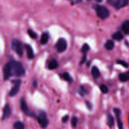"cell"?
Masks as SVG:
<instances>
[{
  "instance_id": "9",
  "label": "cell",
  "mask_w": 129,
  "mask_h": 129,
  "mask_svg": "<svg viewBox=\"0 0 129 129\" xmlns=\"http://www.w3.org/2000/svg\"><path fill=\"white\" fill-rule=\"evenodd\" d=\"M11 113V107L8 104L6 105L3 110V120H5L8 118L10 117Z\"/></svg>"
},
{
  "instance_id": "16",
  "label": "cell",
  "mask_w": 129,
  "mask_h": 129,
  "mask_svg": "<svg viewBox=\"0 0 129 129\" xmlns=\"http://www.w3.org/2000/svg\"><path fill=\"white\" fill-rule=\"evenodd\" d=\"M122 29L124 33L129 34V20H126L122 25Z\"/></svg>"
},
{
  "instance_id": "28",
  "label": "cell",
  "mask_w": 129,
  "mask_h": 129,
  "mask_svg": "<svg viewBox=\"0 0 129 129\" xmlns=\"http://www.w3.org/2000/svg\"><path fill=\"white\" fill-rule=\"evenodd\" d=\"M117 62L118 63V64H120V65L123 66L125 67V68H128V63L126 62H125V61H123V60H117Z\"/></svg>"
},
{
  "instance_id": "21",
  "label": "cell",
  "mask_w": 129,
  "mask_h": 129,
  "mask_svg": "<svg viewBox=\"0 0 129 129\" xmlns=\"http://www.w3.org/2000/svg\"><path fill=\"white\" fill-rule=\"evenodd\" d=\"M15 129H25V125L23 123L20 121H17L13 125Z\"/></svg>"
},
{
  "instance_id": "30",
  "label": "cell",
  "mask_w": 129,
  "mask_h": 129,
  "mask_svg": "<svg viewBox=\"0 0 129 129\" xmlns=\"http://www.w3.org/2000/svg\"><path fill=\"white\" fill-rule=\"evenodd\" d=\"M86 103L87 107L88 108V109L91 110L92 109V105H91V103H89V102H86Z\"/></svg>"
},
{
  "instance_id": "27",
  "label": "cell",
  "mask_w": 129,
  "mask_h": 129,
  "mask_svg": "<svg viewBox=\"0 0 129 129\" xmlns=\"http://www.w3.org/2000/svg\"><path fill=\"white\" fill-rule=\"evenodd\" d=\"M78 122V119L77 117H74L71 119V125L73 127H76L77 126Z\"/></svg>"
},
{
  "instance_id": "17",
  "label": "cell",
  "mask_w": 129,
  "mask_h": 129,
  "mask_svg": "<svg viewBox=\"0 0 129 129\" xmlns=\"http://www.w3.org/2000/svg\"><path fill=\"white\" fill-rule=\"evenodd\" d=\"M119 79L122 82H126L129 81L128 73H121L119 74Z\"/></svg>"
},
{
  "instance_id": "2",
  "label": "cell",
  "mask_w": 129,
  "mask_h": 129,
  "mask_svg": "<svg viewBox=\"0 0 129 129\" xmlns=\"http://www.w3.org/2000/svg\"><path fill=\"white\" fill-rule=\"evenodd\" d=\"M95 10L96 11L97 15L98 17L100 18L101 19H106L110 16V11L105 6H102V5H96Z\"/></svg>"
},
{
  "instance_id": "24",
  "label": "cell",
  "mask_w": 129,
  "mask_h": 129,
  "mask_svg": "<svg viewBox=\"0 0 129 129\" xmlns=\"http://www.w3.org/2000/svg\"><path fill=\"white\" fill-rule=\"evenodd\" d=\"M129 3V0H121L120 3L119 5V9L121 8H123L128 5Z\"/></svg>"
},
{
  "instance_id": "10",
  "label": "cell",
  "mask_w": 129,
  "mask_h": 129,
  "mask_svg": "<svg viewBox=\"0 0 129 129\" xmlns=\"http://www.w3.org/2000/svg\"><path fill=\"white\" fill-rule=\"evenodd\" d=\"M25 47L26 50V54H27V57L29 59H32L34 58V53L32 50V48L28 44H25Z\"/></svg>"
},
{
  "instance_id": "20",
  "label": "cell",
  "mask_w": 129,
  "mask_h": 129,
  "mask_svg": "<svg viewBox=\"0 0 129 129\" xmlns=\"http://www.w3.org/2000/svg\"><path fill=\"white\" fill-rule=\"evenodd\" d=\"M107 123H108V126H109L110 128L114 125V118H113V116L111 114L108 115V117H107Z\"/></svg>"
},
{
  "instance_id": "7",
  "label": "cell",
  "mask_w": 129,
  "mask_h": 129,
  "mask_svg": "<svg viewBox=\"0 0 129 129\" xmlns=\"http://www.w3.org/2000/svg\"><path fill=\"white\" fill-rule=\"evenodd\" d=\"M114 112L116 115V117H117V121L118 129H123V123H122V120H121L120 118V110L118 108H114Z\"/></svg>"
},
{
  "instance_id": "15",
  "label": "cell",
  "mask_w": 129,
  "mask_h": 129,
  "mask_svg": "<svg viewBox=\"0 0 129 129\" xmlns=\"http://www.w3.org/2000/svg\"><path fill=\"white\" fill-rule=\"evenodd\" d=\"M112 38L116 40H121L123 39V35L121 31H117V32L114 33V34H113V35H112Z\"/></svg>"
},
{
  "instance_id": "14",
  "label": "cell",
  "mask_w": 129,
  "mask_h": 129,
  "mask_svg": "<svg viewBox=\"0 0 129 129\" xmlns=\"http://www.w3.org/2000/svg\"><path fill=\"white\" fill-rule=\"evenodd\" d=\"M91 74L94 78H98L100 76V72L97 67L94 66L91 69Z\"/></svg>"
},
{
  "instance_id": "33",
  "label": "cell",
  "mask_w": 129,
  "mask_h": 129,
  "mask_svg": "<svg viewBox=\"0 0 129 129\" xmlns=\"http://www.w3.org/2000/svg\"><path fill=\"white\" fill-rule=\"evenodd\" d=\"M96 1L97 2H102V0H96Z\"/></svg>"
},
{
  "instance_id": "4",
  "label": "cell",
  "mask_w": 129,
  "mask_h": 129,
  "mask_svg": "<svg viewBox=\"0 0 129 129\" xmlns=\"http://www.w3.org/2000/svg\"><path fill=\"white\" fill-rule=\"evenodd\" d=\"M38 122L42 128H45L47 127L49 123V121L45 112H42L39 113L38 116Z\"/></svg>"
},
{
  "instance_id": "3",
  "label": "cell",
  "mask_w": 129,
  "mask_h": 129,
  "mask_svg": "<svg viewBox=\"0 0 129 129\" xmlns=\"http://www.w3.org/2000/svg\"><path fill=\"white\" fill-rule=\"evenodd\" d=\"M11 47L14 51L16 52L19 56H22L23 54V46L21 42L16 39H14L11 42Z\"/></svg>"
},
{
  "instance_id": "32",
  "label": "cell",
  "mask_w": 129,
  "mask_h": 129,
  "mask_svg": "<svg viewBox=\"0 0 129 129\" xmlns=\"http://www.w3.org/2000/svg\"><path fill=\"white\" fill-rule=\"evenodd\" d=\"M86 55H84V56L83 57V58H82V61L81 62H80V64H83V63H84V62H85V60H86Z\"/></svg>"
},
{
  "instance_id": "18",
  "label": "cell",
  "mask_w": 129,
  "mask_h": 129,
  "mask_svg": "<svg viewBox=\"0 0 129 129\" xmlns=\"http://www.w3.org/2000/svg\"><path fill=\"white\" fill-rule=\"evenodd\" d=\"M60 76L63 79H64V80L66 81L69 82V83H71V82L73 81V78L70 76V75L69 74V73H62V74H60Z\"/></svg>"
},
{
  "instance_id": "1",
  "label": "cell",
  "mask_w": 129,
  "mask_h": 129,
  "mask_svg": "<svg viewBox=\"0 0 129 129\" xmlns=\"http://www.w3.org/2000/svg\"><path fill=\"white\" fill-rule=\"evenodd\" d=\"M3 73L4 79L7 80L11 76L20 77L23 76L25 74V69L21 63L11 60L5 66Z\"/></svg>"
},
{
  "instance_id": "31",
  "label": "cell",
  "mask_w": 129,
  "mask_h": 129,
  "mask_svg": "<svg viewBox=\"0 0 129 129\" xmlns=\"http://www.w3.org/2000/svg\"><path fill=\"white\" fill-rule=\"evenodd\" d=\"M81 1L82 0H71V2L74 4L79 3L80 2H81Z\"/></svg>"
},
{
  "instance_id": "26",
  "label": "cell",
  "mask_w": 129,
  "mask_h": 129,
  "mask_svg": "<svg viewBox=\"0 0 129 129\" xmlns=\"http://www.w3.org/2000/svg\"><path fill=\"white\" fill-rule=\"evenodd\" d=\"M28 34L29 36L31 38H32V39H36V38L37 37V35L36 33L34 32L33 30H30V29H29V30H28Z\"/></svg>"
},
{
  "instance_id": "22",
  "label": "cell",
  "mask_w": 129,
  "mask_h": 129,
  "mask_svg": "<svg viewBox=\"0 0 129 129\" xmlns=\"http://www.w3.org/2000/svg\"><path fill=\"white\" fill-rule=\"evenodd\" d=\"M87 93H88V91H87L86 88L85 87L83 86H80V88H79V93L80 94V95L84 96Z\"/></svg>"
},
{
  "instance_id": "13",
  "label": "cell",
  "mask_w": 129,
  "mask_h": 129,
  "mask_svg": "<svg viewBox=\"0 0 129 129\" xmlns=\"http://www.w3.org/2000/svg\"><path fill=\"white\" fill-rule=\"evenodd\" d=\"M49 34L47 33H43L42 35L41 36V39H40V43H41L42 45L44 44H46L48 42V40H49Z\"/></svg>"
},
{
  "instance_id": "8",
  "label": "cell",
  "mask_w": 129,
  "mask_h": 129,
  "mask_svg": "<svg viewBox=\"0 0 129 129\" xmlns=\"http://www.w3.org/2000/svg\"><path fill=\"white\" fill-rule=\"evenodd\" d=\"M20 107H21V110L23 111V112L25 114H26V115H30V112L29 111L28 108V106L26 105V102H25V100L23 98H21V102H20Z\"/></svg>"
},
{
  "instance_id": "12",
  "label": "cell",
  "mask_w": 129,
  "mask_h": 129,
  "mask_svg": "<svg viewBox=\"0 0 129 129\" xmlns=\"http://www.w3.org/2000/svg\"><path fill=\"white\" fill-rule=\"evenodd\" d=\"M121 0H107V3L117 9H119V5Z\"/></svg>"
},
{
  "instance_id": "23",
  "label": "cell",
  "mask_w": 129,
  "mask_h": 129,
  "mask_svg": "<svg viewBox=\"0 0 129 129\" xmlns=\"http://www.w3.org/2000/svg\"><path fill=\"white\" fill-rule=\"evenodd\" d=\"M89 49H90V47H89V45L87 44H84L82 47L81 51L83 53H86L87 52L89 51Z\"/></svg>"
},
{
  "instance_id": "19",
  "label": "cell",
  "mask_w": 129,
  "mask_h": 129,
  "mask_svg": "<svg viewBox=\"0 0 129 129\" xmlns=\"http://www.w3.org/2000/svg\"><path fill=\"white\" fill-rule=\"evenodd\" d=\"M105 47L106 49L108 50H111L113 49L114 47V42L112 40H109L105 43Z\"/></svg>"
},
{
  "instance_id": "6",
  "label": "cell",
  "mask_w": 129,
  "mask_h": 129,
  "mask_svg": "<svg viewBox=\"0 0 129 129\" xmlns=\"http://www.w3.org/2000/svg\"><path fill=\"white\" fill-rule=\"evenodd\" d=\"M14 86L11 88V91L9 93V95L10 96H14L16 95L17 93H18L19 89H20V84H21V81L17 79V80L13 81Z\"/></svg>"
},
{
  "instance_id": "25",
  "label": "cell",
  "mask_w": 129,
  "mask_h": 129,
  "mask_svg": "<svg viewBox=\"0 0 129 129\" xmlns=\"http://www.w3.org/2000/svg\"><path fill=\"white\" fill-rule=\"evenodd\" d=\"M100 90L102 91V93H107L108 92V87L106 85H105V84H101V86H100Z\"/></svg>"
},
{
  "instance_id": "5",
  "label": "cell",
  "mask_w": 129,
  "mask_h": 129,
  "mask_svg": "<svg viewBox=\"0 0 129 129\" xmlns=\"http://www.w3.org/2000/svg\"><path fill=\"white\" fill-rule=\"evenodd\" d=\"M56 49L59 52H62L67 49V42L64 39H59L56 44Z\"/></svg>"
},
{
  "instance_id": "11",
  "label": "cell",
  "mask_w": 129,
  "mask_h": 129,
  "mask_svg": "<svg viewBox=\"0 0 129 129\" xmlns=\"http://www.w3.org/2000/svg\"><path fill=\"white\" fill-rule=\"evenodd\" d=\"M58 62L55 59H52L50 62H49L48 64V68L50 70H53V69H55L56 68H57L58 67Z\"/></svg>"
},
{
  "instance_id": "34",
  "label": "cell",
  "mask_w": 129,
  "mask_h": 129,
  "mask_svg": "<svg viewBox=\"0 0 129 129\" xmlns=\"http://www.w3.org/2000/svg\"><path fill=\"white\" fill-rule=\"evenodd\" d=\"M88 1H89V0H88Z\"/></svg>"
},
{
  "instance_id": "29",
  "label": "cell",
  "mask_w": 129,
  "mask_h": 129,
  "mask_svg": "<svg viewBox=\"0 0 129 129\" xmlns=\"http://www.w3.org/2000/svg\"><path fill=\"white\" fill-rule=\"evenodd\" d=\"M68 120H69V116L66 115L62 118V122L63 123H66V122L68 121Z\"/></svg>"
}]
</instances>
